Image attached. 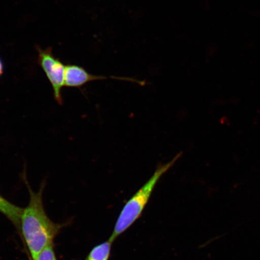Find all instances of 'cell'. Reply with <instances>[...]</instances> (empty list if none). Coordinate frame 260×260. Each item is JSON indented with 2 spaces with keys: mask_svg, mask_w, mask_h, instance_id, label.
<instances>
[{
  "mask_svg": "<svg viewBox=\"0 0 260 260\" xmlns=\"http://www.w3.org/2000/svg\"><path fill=\"white\" fill-rule=\"evenodd\" d=\"M38 63L44 71L53 87L54 99L59 105H63L61 89L64 86V65L54 56L51 48H37Z\"/></svg>",
  "mask_w": 260,
  "mask_h": 260,
  "instance_id": "obj_3",
  "label": "cell"
},
{
  "mask_svg": "<svg viewBox=\"0 0 260 260\" xmlns=\"http://www.w3.org/2000/svg\"><path fill=\"white\" fill-rule=\"evenodd\" d=\"M36 260H57L54 251L53 244L45 248Z\"/></svg>",
  "mask_w": 260,
  "mask_h": 260,
  "instance_id": "obj_7",
  "label": "cell"
},
{
  "mask_svg": "<svg viewBox=\"0 0 260 260\" xmlns=\"http://www.w3.org/2000/svg\"><path fill=\"white\" fill-rule=\"evenodd\" d=\"M105 76H94L87 72L83 67L76 64L65 65L64 86L80 87L90 81L105 80Z\"/></svg>",
  "mask_w": 260,
  "mask_h": 260,
  "instance_id": "obj_4",
  "label": "cell"
},
{
  "mask_svg": "<svg viewBox=\"0 0 260 260\" xmlns=\"http://www.w3.org/2000/svg\"><path fill=\"white\" fill-rule=\"evenodd\" d=\"M3 72H4V64H3L2 58L0 57V77L2 76Z\"/></svg>",
  "mask_w": 260,
  "mask_h": 260,
  "instance_id": "obj_8",
  "label": "cell"
},
{
  "mask_svg": "<svg viewBox=\"0 0 260 260\" xmlns=\"http://www.w3.org/2000/svg\"><path fill=\"white\" fill-rule=\"evenodd\" d=\"M112 243L108 240L107 242L95 246L90 251L86 260H108L110 254Z\"/></svg>",
  "mask_w": 260,
  "mask_h": 260,
  "instance_id": "obj_6",
  "label": "cell"
},
{
  "mask_svg": "<svg viewBox=\"0 0 260 260\" xmlns=\"http://www.w3.org/2000/svg\"><path fill=\"white\" fill-rule=\"evenodd\" d=\"M181 155L182 153L180 152L170 162L158 166L149 180L130 198L123 207L117 220L115 229L109 240V241L113 242L117 237L127 230L138 219L146 204L148 203L152 191L154 190L159 180L173 167Z\"/></svg>",
  "mask_w": 260,
  "mask_h": 260,
  "instance_id": "obj_2",
  "label": "cell"
},
{
  "mask_svg": "<svg viewBox=\"0 0 260 260\" xmlns=\"http://www.w3.org/2000/svg\"><path fill=\"white\" fill-rule=\"evenodd\" d=\"M28 187L30 201L22 211L20 228L31 258L36 260L45 248L53 244L58 226L49 218L45 212L42 201L44 184H42L37 193L34 192Z\"/></svg>",
  "mask_w": 260,
  "mask_h": 260,
  "instance_id": "obj_1",
  "label": "cell"
},
{
  "mask_svg": "<svg viewBox=\"0 0 260 260\" xmlns=\"http://www.w3.org/2000/svg\"><path fill=\"white\" fill-rule=\"evenodd\" d=\"M23 209L10 203L0 195V212L11 221L15 225L20 228L21 218Z\"/></svg>",
  "mask_w": 260,
  "mask_h": 260,
  "instance_id": "obj_5",
  "label": "cell"
}]
</instances>
